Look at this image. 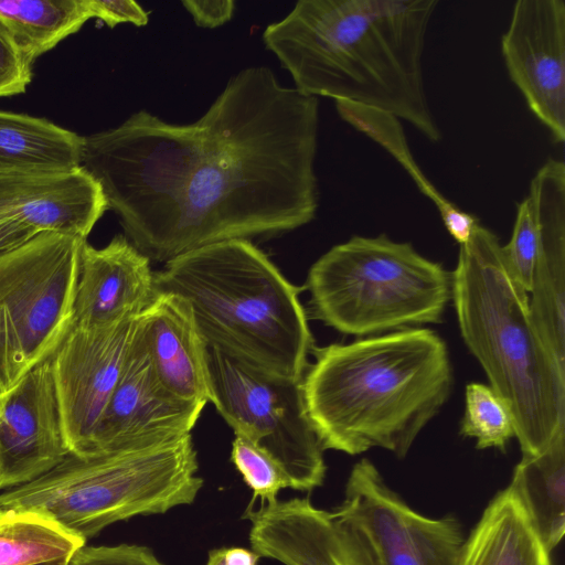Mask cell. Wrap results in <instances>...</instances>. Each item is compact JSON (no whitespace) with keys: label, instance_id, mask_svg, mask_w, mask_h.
I'll use <instances>...</instances> for the list:
<instances>
[{"label":"cell","instance_id":"4fadbf2b","mask_svg":"<svg viewBox=\"0 0 565 565\" xmlns=\"http://www.w3.org/2000/svg\"><path fill=\"white\" fill-rule=\"evenodd\" d=\"M142 315L88 457L191 434L204 408L168 391L157 377L142 337Z\"/></svg>","mask_w":565,"mask_h":565},{"label":"cell","instance_id":"2e32d148","mask_svg":"<svg viewBox=\"0 0 565 565\" xmlns=\"http://www.w3.org/2000/svg\"><path fill=\"white\" fill-rule=\"evenodd\" d=\"M106 210L102 186L82 167L58 173L0 174V221L87 239Z\"/></svg>","mask_w":565,"mask_h":565},{"label":"cell","instance_id":"d6a6232c","mask_svg":"<svg viewBox=\"0 0 565 565\" xmlns=\"http://www.w3.org/2000/svg\"><path fill=\"white\" fill-rule=\"evenodd\" d=\"M226 565H257L260 556L253 550L244 547H223Z\"/></svg>","mask_w":565,"mask_h":565},{"label":"cell","instance_id":"277c9868","mask_svg":"<svg viewBox=\"0 0 565 565\" xmlns=\"http://www.w3.org/2000/svg\"><path fill=\"white\" fill-rule=\"evenodd\" d=\"M451 280L462 340L507 406L522 456L542 452L565 427V366L537 332L529 292L493 232L476 226L459 246Z\"/></svg>","mask_w":565,"mask_h":565},{"label":"cell","instance_id":"d6986e66","mask_svg":"<svg viewBox=\"0 0 565 565\" xmlns=\"http://www.w3.org/2000/svg\"><path fill=\"white\" fill-rule=\"evenodd\" d=\"M142 337L153 371L177 397L203 406L209 403L206 343L188 303L168 292H156L142 312Z\"/></svg>","mask_w":565,"mask_h":565},{"label":"cell","instance_id":"4316f807","mask_svg":"<svg viewBox=\"0 0 565 565\" xmlns=\"http://www.w3.org/2000/svg\"><path fill=\"white\" fill-rule=\"evenodd\" d=\"M231 461L253 490L248 508L256 498H260L262 502L267 501V504L275 503L279 491L289 488L288 478L280 466L266 451L242 436L235 435Z\"/></svg>","mask_w":565,"mask_h":565},{"label":"cell","instance_id":"cb8c5ba5","mask_svg":"<svg viewBox=\"0 0 565 565\" xmlns=\"http://www.w3.org/2000/svg\"><path fill=\"white\" fill-rule=\"evenodd\" d=\"M335 108L343 120L381 145L404 167L420 191L436 205L451 237L459 246L466 244L479 224L478 220L444 198L426 179L413 159L399 119L390 114L347 102H335Z\"/></svg>","mask_w":565,"mask_h":565},{"label":"cell","instance_id":"484cf974","mask_svg":"<svg viewBox=\"0 0 565 565\" xmlns=\"http://www.w3.org/2000/svg\"><path fill=\"white\" fill-rule=\"evenodd\" d=\"M460 434L476 439L478 449L500 451H505L510 439L515 437L507 406L489 385L476 382L466 385Z\"/></svg>","mask_w":565,"mask_h":565},{"label":"cell","instance_id":"f546056e","mask_svg":"<svg viewBox=\"0 0 565 565\" xmlns=\"http://www.w3.org/2000/svg\"><path fill=\"white\" fill-rule=\"evenodd\" d=\"M90 19L97 18L114 28L119 23H132L143 26L148 23V13L132 0H85Z\"/></svg>","mask_w":565,"mask_h":565},{"label":"cell","instance_id":"1f68e13d","mask_svg":"<svg viewBox=\"0 0 565 565\" xmlns=\"http://www.w3.org/2000/svg\"><path fill=\"white\" fill-rule=\"evenodd\" d=\"M40 232L13 221H0V254L18 247Z\"/></svg>","mask_w":565,"mask_h":565},{"label":"cell","instance_id":"8992f818","mask_svg":"<svg viewBox=\"0 0 565 565\" xmlns=\"http://www.w3.org/2000/svg\"><path fill=\"white\" fill-rule=\"evenodd\" d=\"M191 434L92 457L70 454L0 494V512L42 514L85 541L136 515L191 504L203 486Z\"/></svg>","mask_w":565,"mask_h":565},{"label":"cell","instance_id":"6da1fadb","mask_svg":"<svg viewBox=\"0 0 565 565\" xmlns=\"http://www.w3.org/2000/svg\"><path fill=\"white\" fill-rule=\"evenodd\" d=\"M318 128V98L250 66L194 122L139 110L83 137L82 168L128 241L166 264L211 244L310 223L319 199Z\"/></svg>","mask_w":565,"mask_h":565},{"label":"cell","instance_id":"ffe728a7","mask_svg":"<svg viewBox=\"0 0 565 565\" xmlns=\"http://www.w3.org/2000/svg\"><path fill=\"white\" fill-rule=\"evenodd\" d=\"M82 149V136L45 118L0 110V174L73 171Z\"/></svg>","mask_w":565,"mask_h":565},{"label":"cell","instance_id":"7a4b0ae2","mask_svg":"<svg viewBox=\"0 0 565 565\" xmlns=\"http://www.w3.org/2000/svg\"><path fill=\"white\" fill-rule=\"evenodd\" d=\"M438 0H300L263 33L301 94L376 109L430 141L440 129L424 82Z\"/></svg>","mask_w":565,"mask_h":565},{"label":"cell","instance_id":"f1b7e54d","mask_svg":"<svg viewBox=\"0 0 565 565\" xmlns=\"http://www.w3.org/2000/svg\"><path fill=\"white\" fill-rule=\"evenodd\" d=\"M31 78L32 65L0 29V97L24 93Z\"/></svg>","mask_w":565,"mask_h":565},{"label":"cell","instance_id":"44dd1931","mask_svg":"<svg viewBox=\"0 0 565 565\" xmlns=\"http://www.w3.org/2000/svg\"><path fill=\"white\" fill-rule=\"evenodd\" d=\"M460 565H552L524 510L505 488L465 540Z\"/></svg>","mask_w":565,"mask_h":565},{"label":"cell","instance_id":"836d02e7","mask_svg":"<svg viewBox=\"0 0 565 565\" xmlns=\"http://www.w3.org/2000/svg\"><path fill=\"white\" fill-rule=\"evenodd\" d=\"M206 565H226L223 556V547L214 548L209 552Z\"/></svg>","mask_w":565,"mask_h":565},{"label":"cell","instance_id":"d4e9b609","mask_svg":"<svg viewBox=\"0 0 565 565\" xmlns=\"http://www.w3.org/2000/svg\"><path fill=\"white\" fill-rule=\"evenodd\" d=\"M85 540L31 511L2 512L0 565H38L73 557Z\"/></svg>","mask_w":565,"mask_h":565},{"label":"cell","instance_id":"9a60e30c","mask_svg":"<svg viewBox=\"0 0 565 565\" xmlns=\"http://www.w3.org/2000/svg\"><path fill=\"white\" fill-rule=\"evenodd\" d=\"M154 296L150 259L125 235H116L100 248L87 241L82 244L72 328L138 317Z\"/></svg>","mask_w":565,"mask_h":565},{"label":"cell","instance_id":"9c48e42d","mask_svg":"<svg viewBox=\"0 0 565 565\" xmlns=\"http://www.w3.org/2000/svg\"><path fill=\"white\" fill-rule=\"evenodd\" d=\"M209 402L233 429L266 451L282 469L289 488L321 487L323 448L307 414L302 380L266 372L206 347Z\"/></svg>","mask_w":565,"mask_h":565},{"label":"cell","instance_id":"52a82bcc","mask_svg":"<svg viewBox=\"0 0 565 565\" xmlns=\"http://www.w3.org/2000/svg\"><path fill=\"white\" fill-rule=\"evenodd\" d=\"M451 286L441 264L385 234L334 245L310 267L306 282L313 317L356 337L440 323Z\"/></svg>","mask_w":565,"mask_h":565},{"label":"cell","instance_id":"7c38bea8","mask_svg":"<svg viewBox=\"0 0 565 565\" xmlns=\"http://www.w3.org/2000/svg\"><path fill=\"white\" fill-rule=\"evenodd\" d=\"M501 53L530 110L556 142H564L565 1H516Z\"/></svg>","mask_w":565,"mask_h":565},{"label":"cell","instance_id":"3957f363","mask_svg":"<svg viewBox=\"0 0 565 565\" xmlns=\"http://www.w3.org/2000/svg\"><path fill=\"white\" fill-rule=\"evenodd\" d=\"M305 405L323 448L356 456L383 448L404 458L454 386L446 342L411 328L313 348Z\"/></svg>","mask_w":565,"mask_h":565},{"label":"cell","instance_id":"5b68a950","mask_svg":"<svg viewBox=\"0 0 565 565\" xmlns=\"http://www.w3.org/2000/svg\"><path fill=\"white\" fill-rule=\"evenodd\" d=\"M154 289L188 303L207 347L302 380L315 348L302 288L250 241L220 242L171 259L154 273Z\"/></svg>","mask_w":565,"mask_h":565},{"label":"cell","instance_id":"ac0fdd59","mask_svg":"<svg viewBox=\"0 0 565 565\" xmlns=\"http://www.w3.org/2000/svg\"><path fill=\"white\" fill-rule=\"evenodd\" d=\"M249 542L260 557L285 565H363L340 534L332 512L308 498H294L252 510Z\"/></svg>","mask_w":565,"mask_h":565},{"label":"cell","instance_id":"83f0119b","mask_svg":"<svg viewBox=\"0 0 565 565\" xmlns=\"http://www.w3.org/2000/svg\"><path fill=\"white\" fill-rule=\"evenodd\" d=\"M71 565H163L147 546L119 544L83 547Z\"/></svg>","mask_w":565,"mask_h":565},{"label":"cell","instance_id":"7402d4cb","mask_svg":"<svg viewBox=\"0 0 565 565\" xmlns=\"http://www.w3.org/2000/svg\"><path fill=\"white\" fill-rule=\"evenodd\" d=\"M508 488L551 554L565 533V427L542 452L522 456Z\"/></svg>","mask_w":565,"mask_h":565},{"label":"cell","instance_id":"ba28073f","mask_svg":"<svg viewBox=\"0 0 565 565\" xmlns=\"http://www.w3.org/2000/svg\"><path fill=\"white\" fill-rule=\"evenodd\" d=\"M85 241L41 232L0 254V395L50 359L71 331Z\"/></svg>","mask_w":565,"mask_h":565},{"label":"cell","instance_id":"d590c367","mask_svg":"<svg viewBox=\"0 0 565 565\" xmlns=\"http://www.w3.org/2000/svg\"><path fill=\"white\" fill-rule=\"evenodd\" d=\"M2 512H0V516H1Z\"/></svg>","mask_w":565,"mask_h":565},{"label":"cell","instance_id":"e575fe53","mask_svg":"<svg viewBox=\"0 0 565 565\" xmlns=\"http://www.w3.org/2000/svg\"><path fill=\"white\" fill-rule=\"evenodd\" d=\"M73 557L62 558V559H58V561L42 563V564H38V565H71V562H72Z\"/></svg>","mask_w":565,"mask_h":565},{"label":"cell","instance_id":"5bb4252c","mask_svg":"<svg viewBox=\"0 0 565 565\" xmlns=\"http://www.w3.org/2000/svg\"><path fill=\"white\" fill-rule=\"evenodd\" d=\"M70 454L50 358L0 395V489L38 479Z\"/></svg>","mask_w":565,"mask_h":565},{"label":"cell","instance_id":"4dcf8cb0","mask_svg":"<svg viewBox=\"0 0 565 565\" xmlns=\"http://www.w3.org/2000/svg\"><path fill=\"white\" fill-rule=\"evenodd\" d=\"M182 6L196 25L214 29L225 24L233 17V0H183Z\"/></svg>","mask_w":565,"mask_h":565},{"label":"cell","instance_id":"30bf717a","mask_svg":"<svg viewBox=\"0 0 565 565\" xmlns=\"http://www.w3.org/2000/svg\"><path fill=\"white\" fill-rule=\"evenodd\" d=\"M332 516L363 565H460L465 537L459 521L412 509L367 458L352 467Z\"/></svg>","mask_w":565,"mask_h":565},{"label":"cell","instance_id":"603a6c76","mask_svg":"<svg viewBox=\"0 0 565 565\" xmlns=\"http://www.w3.org/2000/svg\"><path fill=\"white\" fill-rule=\"evenodd\" d=\"M89 19L85 0H0V29L31 65Z\"/></svg>","mask_w":565,"mask_h":565},{"label":"cell","instance_id":"e0dca14e","mask_svg":"<svg viewBox=\"0 0 565 565\" xmlns=\"http://www.w3.org/2000/svg\"><path fill=\"white\" fill-rule=\"evenodd\" d=\"M529 193L539 214V247L529 308L541 338L565 366V164L548 159L532 178Z\"/></svg>","mask_w":565,"mask_h":565},{"label":"cell","instance_id":"8fae6325","mask_svg":"<svg viewBox=\"0 0 565 565\" xmlns=\"http://www.w3.org/2000/svg\"><path fill=\"white\" fill-rule=\"evenodd\" d=\"M142 315V313H141ZM141 315L109 324L72 328L51 356L70 452L88 457Z\"/></svg>","mask_w":565,"mask_h":565}]
</instances>
